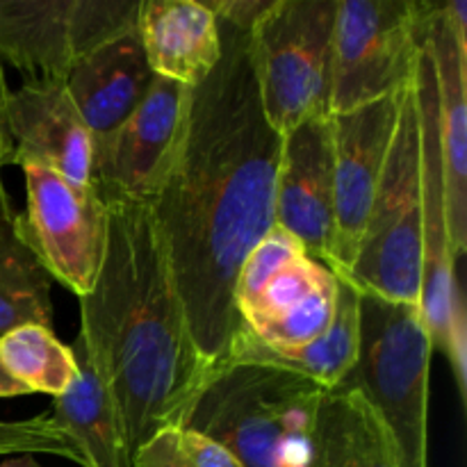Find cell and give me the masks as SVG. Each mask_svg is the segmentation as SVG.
Masks as SVG:
<instances>
[{
  "label": "cell",
  "instance_id": "6da1fadb",
  "mask_svg": "<svg viewBox=\"0 0 467 467\" xmlns=\"http://www.w3.org/2000/svg\"><path fill=\"white\" fill-rule=\"evenodd\" d=\"M219 36L222 57L192 91L176 160L150 201L192 337L214 368L244 328L235 308L242 263L276 223L283 140L263 112L249 32L219 21Z\"/></svg>",
  "mask_w": 467,
  "mask_h": 467
},
{
  "label": "cell",
  "instance_id": "7a4b0ae2",
  "mask_svg": "<svg viewBox=\"0 0 467 467\" xmlns=\"http://www.w3.org/2000/svg\"><path fill=\"white\" fill-rule=\"evenodd\" d=\"M108 249L94 290L80 296L87 360L112 395L130 459L167 427H187L219 368L201 356L149 203L103 199Z\"/></svg>",
  "mask_w": 467,
  "mask_h": 467
},
{
  "label": "cell",
  "instance_id": "3957f363",
  "mask_svg": "<svg viewBox=\"0 0 467 467\" xmlns=\"http://www.w3.org/2000/svg\"><path fill=\"white\" fill-rule=\"evenodd\" d=\"M327 392L290 369L223 363L201 392L187 427L219 442L240 467H304Z\"/></svg>",
  "mask_w": 467,
  "mask_h": 467
},
{
  "label": "cell",
  "instance_id": "277c9868",
  "mask_svg": "<svg viewBox=\"0 0 467 467\" xmlns=\"http://www.w3.org/2000/svg\"><path fill=\"white\" fill-rule=\"evenodd\" d=\"M358 290V287H356ZM358 358L340 388L356 390L395 438L406 467H429L433 345L420 304L360 292Z\"/></svg>",
  "mask_w": 467,
  "mask_h": 467
},
{
  "label": "cell",
  "instance_id": "5b68a950",
  "mask_svg": "<svg viewBox=\"0 0 467 467\" xmlns=\"http://www.w3.org/2000/svg\"><path fill=\"white\" fill-rule=\"evenodd\" d=\"M337 276V274H336ZM342 278L390 301L420 304L422 285V149L415 80L401 100L400 123L354 265Z\"/></svg>",
  "mask_w": 467,
  "mask_h": 467
},
{
  "label": "cell",
  "instance_id": "8992f818",
  "mask_svg": "<svg viewBox=\"0 0 467 467\" xmlns=\"http://www.w3.org/2000/svg\"><path fill=\"white\" fill-rule=\"evenodd\" d=\"M337 3L340 0H272L251 26L249 50L260 103L281 137L306 119L331 114Z\"/></svg>",
  "mask_w": 467,
  "mask_h": 467
},
{
  "label": "cell",
  "instance_id": "52a82bcc",
  "mask_svg": "<svg viewBox=\"0 0 467 467\" xmlns=\"http://www.w3.org/2000/svg\"><path fill=\"white\" fill-rule=\"evenodd\" d=\"M433 7L424 0H340L328 112H351L404 91L415 80Z\"/></svg>",
  "mask_w": 467,
  "mask_h": 467
},
{
  "label": "cell",
  "instance_id": "ba28073f",
  "mask_svg": "<svg viewBox=\"0 0 467 467\" xmlns=\"http://www.w3.org/2000/svg\"><path fill=\"white\" fill-rule=\"evenodd\" d=\"M427 36V35H424ZM415 99L420 114L422 149V285L420 313L427 324L433 351L451 365L461 397L467 383V322L465 304L456 278V255L447 226L445 178H442L441 140H438V91L433 62L424 44L415 71Z\"/></svg>",
  "mask_w": 467,
  "mask_h": 467
},
{
  "label": "cell",
  "instance_id": "9c48e42d",
  "mask_svg": "<svg viewBox=\"0 0 467 467\" xmlns=\"http://www.w3.org/2000/svg\"><path fill=\"white\" fill-rule=\"evenodd\" d=\"M140 0H0V62L26 82H64L68 68L137 26Z\"/></svg>",
  "mask_w": 467,
  "mask_h": 467
},
{
  "label": "cell",
  "instance_id": "30bf717a",
  "mask_svg": "<svg viewBox=\"0 0 467 467\" xmlns=\"http://www.w3.org/2000/svg\"><path fill=\"white\" fill-rule=\"evenodd\" d=\"M26 176V242L50 278L80 296L99 281L108 249V205L91 182H73L50 169L21 164Z\"/></svg>",
  "mask_w": 467,
  "mask_h": 467
},
{
  "label": "cell",
  "instance_id": "8fae6325",
  "mask_svg": "<svg viewBox=\"0 0 467 467\" xmlns=\"http://www.w3.org/2000/svg\"><path fill=\"white\" fill-rule=\"evenodd\" d=\"M192 91V87L155 76L135 112L112 132L94 137L89 182L100 199L150 205L185 135Z\"/></svg>",
  "mask_w": 467,
  "mask_h": 467
},
{
  "label": "cell",
  "instance_id": "7c38bea8",
  "mask_svg": "<svg viewBox=\"0 0 467 467\" xmlns=\"http://www.w3.org/2000/svg\"><path fill=\"white\" fill-rule=\"evenodd\" d=\"M406 89L351 112L331 114L333 244L328 269L337 276L349 272L358 254L360 237L386 171Z\"/></svg>",
  "mask_w": 467,
  "mask_h": 467
},
{
  "label": "cell",
  "instance_id": "4fadbf2b",
  "mask_svg": "<svg viewBox=\"0 0 467 467\" xmlns=\"http://www.w3.org/2000/svg\"><path fill=\"white\" fill-rule=\"evenodd\" d=\"M337 276L306 251L290 255L258 285L235 299L246 331L276 351L308 347L333 319Z\"/></svg>",
  "mask_w": 467,
  "mask_h": 467
},
{
  "label": "cell",
  "instance_id": "5bb4252c",
  "mask_svg": "<svg viewBox=\"0 0 467 467\" xmlns=\"http://www.w3.org/2000/svg\"><path fill=\"white\" fill-rule=\"evenodd\" d=\"M274 214L310 258L328 267L333 244L331 114L306 119L283 135Z\"/></svg>",
  "mask_w": 467,
  "mask_h": 467
},
{
  "label": "cell",
  "instance_id": "9a60e30c",
  "mask_svg": "<svg viewBox=\"0 0 467 467\" xmlns=\"http://www.w3.org/2000/svg\"><path fill=\"white\" fill-rule=\"evenodd\" d=\"M12 164H36L73 182H89L94 135L64 82H23L7 94Z\"/></svg>",
  "mask_w": 467,
  "mask_h": 467
},
{
  "label": "cell",
  "instance_id": "2e32d148",
  "mask_svg": "<svg viewBox=\"0 0 467 467\" xmlns=\"http://www.w3.org/2000/svg\"><path fill=\"white\" fill-rule=\"evenodd\" d=\"M438 91V140L445 178L447 226L456 260L467 249V53L456 46L442 3H436L424 36Z\"/></svg>",
  "mask_w": 467,
  "mask_h": 467
},
{
  "label": "cell",
  "instance_id": "e0dca14e",
  "mask_svg": "<svg viewBox=\"0 0 467 467\" xmlns=\"http://www.w3.org/2000/svg\"><path fill=\"white\" fill-rule=\"evenodd\" d=\"M153 80L155 73L132 27L78 59L64 87L91 135L103 137L135 112Z\"/></svg>",
  "mask_w": 467,
  "mask_h": 467
},
{
  "label": "cell",
  "instance_id": "ac0fdd59",
  "mask_svg": "<svg viewBox=\"0 0 467 467\" xmlns=\"http://www.w3.org/2000/svg\"><path fill=\"white\" fill-rule=\"evenodd\" d=\"M135 27L155 76L192 89L222 57L219 21L203 0H140Z\"/></svg>",
  "mask_w": 467,
  "mask_h": 467
},
{
  "label": "cell",
  "instance_id": "d6986e66",
  "mask_svg": "<svg viewBox=\"0 0 467 467\" xmlns=\"http://www.w3.org/2000/svg\"><path fill=\"white\" fill-rule=\"evenodd\" d=\"M304 467H406L395 438L356 390L336 388L315 413Z\"/></svg>",
  "mask_w": 467,
  "mask_h": 467
},
{
  "label": "cell",
  "instance_id": "ffe728a7",
  "mask_svg": "<svg viewBox=\"0 0 467 467\" xmlns=\"http://www.w3.org/2000/svg\"><path fill=\"white\" fill-rule=\"evenodd\" d=\"M360 342V295L347 278L337 276V295L333 319L327 333L295 351L269 349L242 328L228 349L226 363H260L290 369L313 379L327 390H336L349 377ZM223 365V363H222Z\"/></svg>",
  "mask_w": 467,
  "mask_h": 467
},
{
  "label": "cell",
  "instance_id": "44dd1931",
  "mask_svg": "<svg viewBox=\"0 0 467 467\" xmlns=\"http://www.w3.org/2000/svg\"><path fill=\"white\" fill-rule=\"evenodd\" d=\"M71 349L78 377L67 392L55 397L50 418L78 447L85 467H132L126 429L112 395L91 369L78 337Z\"/></svg>",
  "mask_w": 467,
  "mask_h": 467
},
{
  "label": "cell",
  "instance_id": "7402d4cb",
  "mask_svg": "<svg viewBox=\"0 0 467 467\" xmlns=\"http://www.w3.org/2000/svg\"><path fill=\"white\" fill-rule=\"evenodd\" d=\"M50 281L12 208L0 219V337L26 324L53 328Z\"/></svg>",
  "mask_w": 467,
  "mask_h": 467
},
{
  "label": "cell",
  "instance_id": "603a6c76",
  "mask_svg": "<svg viewBox=\"0 0 467 467\" xmlns=\"http://www.w3.org/2000/svg\"><path fill=\"white\" fill-rule=\"evenodd\" d=\"M5 369L30 392H46L55 400L71 388L78 363L71 347L55 337L53 328L26 324L0 337Z\"/></svg>",
  "mask_w": 467,
  "mask_h": 467
},
{
  "label": "cell",
  "instance_id": "cb8c5ba5",
  "mask_svg": "<svg viewBox=\"0 0 467 467\" xmlns=\"http://www.w3.org/2000/svg\"><path fill=\"white\" fill-rule=\"evenodd\" d=\"M132 467H240L213 438L190 427H167L132 454Z\"/></svg>",
  "mask_w": 467,
  "mask_h": 467
},
{
  "label": "cell",
  "instance_id": "d4e9b609",
  "mask_svg": "<svg viewBox=\"0 0 467 467\" xmlns=\"http://www.w3.org/2000/svg\"><path fill=\"white\" fill-rule=\"evenodd\" d=\"M50 454L62 456L85 467V459L67 438V433L53 422L50 415H39L21 422H0V456Z\"/></svg>",
  "mask_w": 467,
  "mask_h": 467
},
{
  "label": "cell",
  "instance_id": "484cf974",
  "mask_svg": "<svg viewBox=\"0 0 467 467\" xmlns=\"http://www.w3.org/2000/svg\"><path fill=\"white\" fill-rule=\"evenodd\" d=\"M203 3L219 21L249 32L272 0H203Z\"/></svg>",
  "mask_w": 467,
  "mask_h": 467
},
{
  "label": "cell",
  "instance_id": "4316f807",
  "mask_svg": "<svg viewBox=\"0 0 467 467\" xmlns=\"http://www.w3.org/2000/svg\"><path fill=\"white\" fill-rule=\"evenodd\" d=\"M7 85H5L3 78V68H0V169L5 164H12L14 158V146H12V137H9V128H7V112H5V105H7Z\"/></svg>",
  "mask_w": 467,
  "mask_h": 467
},
{
  "label": "cell",
  "instance_id": "83f0119b",
  "mask_svg": "<svg viewBox=\"0 0 467 467\" xmlns=\"http://www.w3.org/2000/svg\"><path fill=\"white\" fill-rule=\"evenodd\" d=\"M23 395H32L26 386L16 381L12 374L5 369L3 360H0V397H23Z\"/></svg>",
  "mask_w": 467,
  "mask_h": 467
},
{
  "label": "cell",
  "instance_id": "f1b7e54d",
  "mask_svg": "<svg viewBox=\"0 0 467 467\" xmlns=\"http://www.w3.org/2000/svg\"><path fill=\"white\" fill-rule=\"evenodd\" d=\"M0 467H44V465H41L32 454H18V456H12V459L3 461Z\"/></svg>",
  "mask_w": 467,
  "mask_h": 467
},
{
  "label": "cell",
  "instance_id": "f546056e",
  "mask_svg": "<svg viewBox=\"0 0 467 467\" xmlns=\"http://www.w3.org/2000/svg\"><path fill=\"white\" fill-rule=\"evenodd\" d=\"M14 205H12V201H9V196H7V192H5V187H3V181H0V219L5 217V214L9 213V210H12Z\"/></svg>",
  "mask_w": 467,
  "mask_h": 467
}]
</instances>
